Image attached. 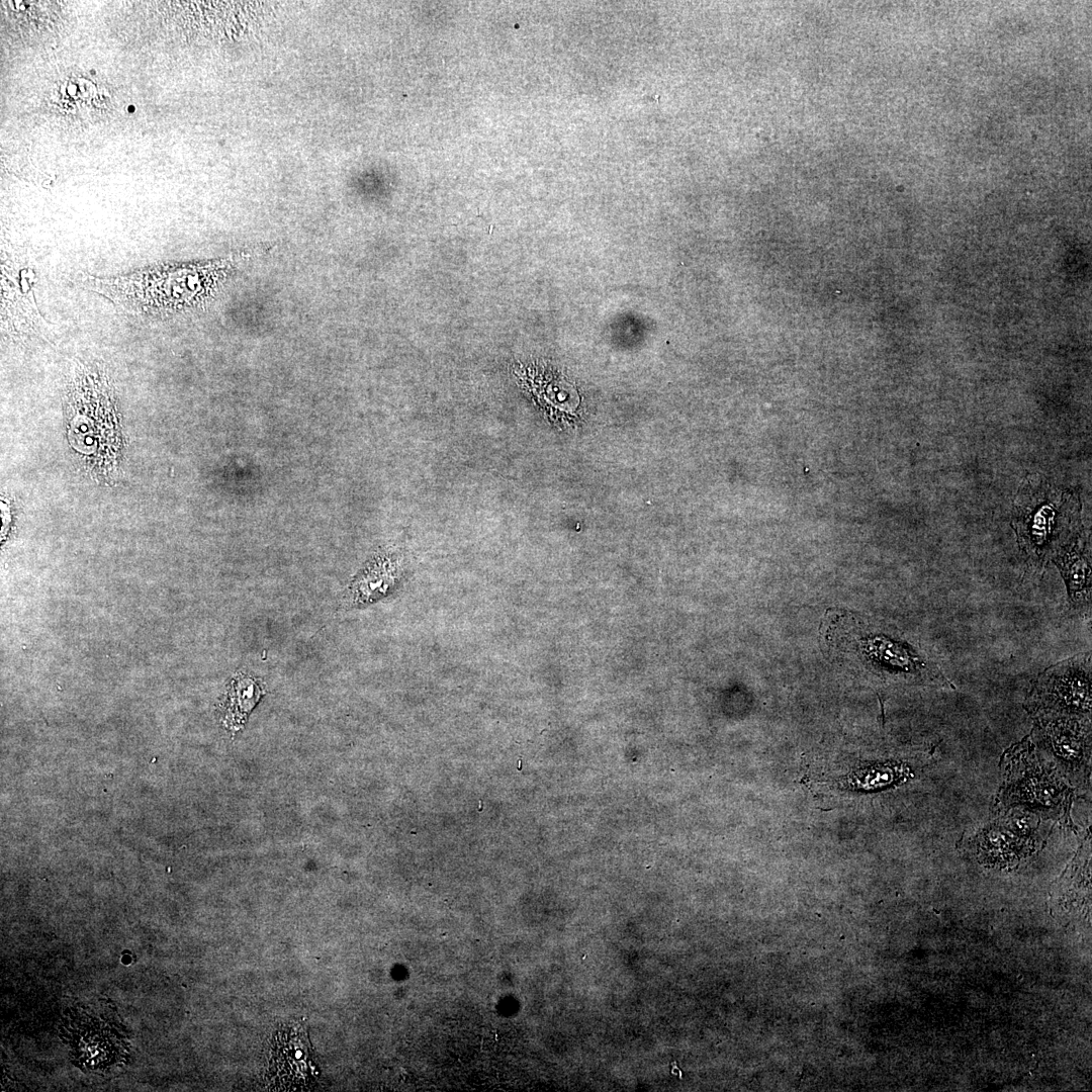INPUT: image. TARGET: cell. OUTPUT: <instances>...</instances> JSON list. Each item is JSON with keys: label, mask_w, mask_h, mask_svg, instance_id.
I'll list each match as a JSON object with an SVG mask.
<instances>
[{"label": "cell", "mask_w": 1092, "mask_h": 1092, "mask_svg": "<svg viewBox=\"0 0 1092 1092\" xmlns=\"http://www.w3.org/2000/svg\"><path fill=\"white\" fill-rule=\"evenodd\" d=\"M243 256L211 261L160 265L112 277L83 276L87 290L122 310L141 315H168L204 304L214 296Z\"/></svg>", "instance_id": "1"}, {"label": "cell", "mask_w": 1092, "mask_h": 1092, "mask_svg": "<svg viewBox=\"0 0 1092 1092\" xmlns=\"http://www.w3.org/2000/svg\"><path fill=\"white\" fill-rule=\"evenodd\" d=\"M1001 769L1004 781L997 796L999 810L1020 804L1069 821L1073 792L1057 769L1038 756L1029 736L1004 752Z\"/></svg>", "instance_id": "2"}, {"label": "cell", "mask_w": 1092, "mask_h": 1092, "mask_svg": "<svg viewBox=\"0 0 1092 1092\" xmlns=\"http://www.w3.org/2000/svg\"><path fill=\"white\" fill-rule=\"evenodd\" d=\"M1024 708L1034 717H1090V653L1077 654L1044 669L1032 684Z\"/></svg>", "instance_id": "3"}, {"label": "cell", "mask_w": 1092, "mask_h": 1092, "mask_svg": "<svg viewBox=\"0 0 1092 1092\" xmlns=\"http://www.w3.org/2000/svg\"><path fill=\"white\" fill-rule=\"evenodd\" d=\"M33 279V270L26 261L2 257L1 326L11 336H43L50 330L36 305Z\"/></svg>", "instance_id": "4"}, {"label": "cell", "mask_w": 1092, "mask_h": 1092, "mask_svg": "<svg viewBox=\"0 0 1092 1092\" xmlns=\"http://www.w3.org/2000/svg\"><path fill=\"white\" fill-rule=\"evenodd\" d=\"M1033 733L1067 771L1089 768L1091 753L1090 717H1035Z\"/></svg>", "instance_id": "5"}, {"label": "cell", "mask_w": 1092, "mask_h": 1092, "mask_svg": "<svg viewBox=\"0 0 1092 1092\" xmlns=\"http://www.w3.org/2000/svg\"><path fill=\"white\" fill-rule=\"evenodd\" d=\"M1035 843L1016 835L999 821L984 828L973 840L978 860L998 869L1015 867L1031 855Z\"/></svg>", "instance_id": "6"}, {"label": "cell", "mask_w": 1092, "mask_h": 1092, "mask_svg": "<svg viewBox=\"0 0 1092 1092\" xmlns=\"http://www.w3.org/2000/svg\"><path fill=\"white\" fill-rule=\"evenodd\" d=\"M1065 580L1070 609L1089 616L1091 612V571L1086 544L1081 537L1064 545L1054 556Z\"/></svg>", "instance_id": "7"}, {"label": "cell", "mask_w": 1092, "mask_h": 1092, "mask_svg": "<svg viewBox=\"0 0 1092 1092\" xmlns=\"http://www.w3.org/2000/svg\"><path fill=\"white\" fill-rule=\"evenodd\" d=\"M271 1060V1078L284 1088L303 1087L309 1080L310 1058L304 1034L286 1030L276 1038Z\"/></svg>", "instance_id": "8"}, {"label": "cell", "mask_w": 1092, "mask_h": 1092, "mask_svg": "<svg viewBox=\"0 0 1092 1092\" xmlns=\"http://www.w3.org/2000/svg\"><path fill=\"white\" fill-rule=\"evenodd\" d=\"M265 693L261 678L247 671L237 672L230 680L220 705L223 725L233 732L239 731Z\"/></svg>", "instance_id": "9"}, {"label": "cell", "mask_w": 1092, "mask_h": 1092, "mask_svg": "<svg viewBox=\"0 0 1092 1092\" xmlns=\"http://www.w3.org/2000/svg\"><path fill=\"white\" fill-rule=\"evenodd\" d=\"M397 581L396 565L388 559H379L352 580L344 599L346 603L354 607L368 605L392 593Z\"/></svg>", "instance_id": "10"}, {"label": "cell", "mask_w": 1092, "mask_h": 1092, "mask_svg": "<svg viewBox=\"0 0 1092 1092\" xmlns=\"http://www.w3.org/2000/svg\"><path fill=\"white\" fill-rule=\"evenodd\" d=\"M912 778L910 767L902 762L874 763L850 772L846 784L857 790L873 791L904 783Z\"/></svg>", "instance_id": "11"}, {"label": "cell", "mask_w": 1092, "mask_h": 1092, "mask_svg": "<svg viewBox=\"0 0 1092 1092\" xmlns=\"http://www.w3.org/2000/svg\"><path fill=\"white\" fill-rule=\"evenodd\" d=\"M999 822L1016 835L1035 841L1034 836L1036 835L1039 819L1033 812L1015 808L1005 814Z\"/></svg>", "instance_id": "12"}]
</instances>
